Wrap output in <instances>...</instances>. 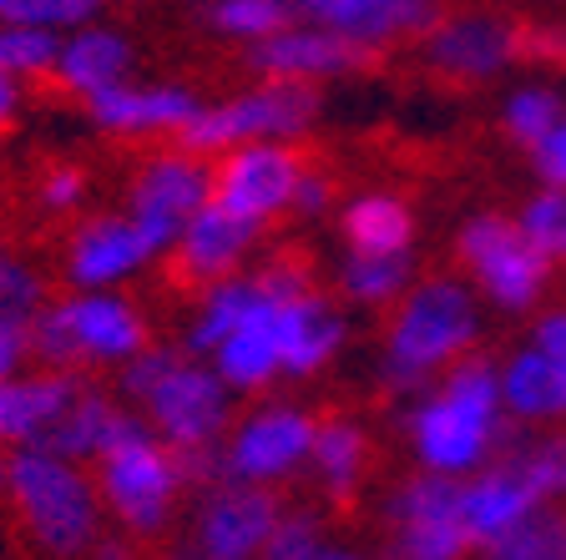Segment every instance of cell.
Here are the masks:
<instances>
[{"label":"cell","mask_w":566,"mask_h":560,"mask_svg":"<svg viewBox=\"0 0 566 560\" xmlns=\"http://www.w3.org/2000/svg\"><path fill=\"white\" fill-rule=\"evenodd\" d=\"M495 399H501V384L485 359H465L460 369H450V384L440 389V399H430L415 414V444H420L424 465L440 475L481 465L501 434Z\"/></svg>","instance_id":"obj_1"},{"label":"cell","mask_w":566,"mask_h":560,"mask_svg":"<svg viewBox=\"0 0 566 560\" xmlns=\"http://www.w3.org/2000/svg\"><path fill=\"white\" fill-rule=\"evenodd\" d=\"M6 485H11L15 515L35 536V546H46L51 556H76L92 546L96 495L82 479V469H71V459L46 455V450H21L6 465Z\"/></svg>","instance_id":"obj_2"},{"label":"cell","mask_w":566,"mask_h":560,"mask_svg":"<svg viewBox=\"0 0 566 560\" xmlns=\"http://www.w3.org/2000/svg\"><path fill=\"white\" fill-rule=\"evenodd\" d=\"M127 389L153 409V420L163 424L172 450L212 444V434L223 430L228 420L223 384L212 373H202L192 359H182V353H167V349L142 353L127 373Z\"/></svg>","instance_id":"obj_3"},{"label":"cell","mask_w":566,"mask_h":560,"mask_svg":"<svg viewBox=\"0 0 566 560\" xmlns=\"http://www.w3.org/2000/svg\"><path fill=\"white\" fill-rule=\"evenodd\" d=\"M318 112V92L304 76H269L259 92L238 96V102L218 106V112H198L172 131L182 152H218V147H238V141L259 137H289L304 131Z\"/></svg>","instance_id":"obj_4"},{"label":"cell","mask_w":566,"mask_h":560,"mask_svg":"<svg viewBox=\"0 0 566 560\" xmlns=\"http://www.w3.org/2000/svg\"><path fill=\"white\" fill-rule=\"evenodd\" d=\"M475 334L471 298L455 283H424L410 293V304L400 308L395 328H389V373L395 384H420L430 369L450 363Z\"/></svg>","instance_id":"obj_5"},{"label":"cell","mask_w":566,"mask_h":560,"mask_svg":"<svg viewBox=\"0 0 566 560\" xmlns=\"http://www.w3.org/2000/svg\"><path fill=\"white\" fill-rule=\"evenodd\" d=\"M182 485L172 465V450H163L157 440L137 430L132 420H117L112 440L102 444V490L112 500V510L127 520L132 530H163L172 490Z\"/></svg>","instance_id":"obj_6"},{"label":"cell","mask_w":566,"mask_h":560,"mask_svg":"<svg viewBox=\"0 0 566 560\" xmlns=\"http://www.w3.org/2000/svg\"><path fill=\"white\" fill-rule=\"evenodd\" d=\"M308 147H279V141H248L238 152H228L212 167L208 202L238 212L248 222L273 218L279 208H289L308 172Z\"/></svg>","instance_id":"obj_7"},{"label":"cell","mask_w":566,"mask_h":560,"mask_svg":"<svg viewBox=\"0 0 566 560\" xmlns=\"http://www.w3.org/2000/svg\"><path fill=\"white\" fill-rule=\"evenodd\" d=\"M465 526V485L436 475L410 479L395 495V556L400 560H460L471 550Z\"/></svg>","instance_id":"obj_8"},{"label":"cell","mask_w":566,"mask_h":560,"mask_svg":"<svg viewBox=\"0 0 566 560\" xmlns=\"http://www.w3.org/2000/svg\"><path fill=\"white\" fill-rule=\"evenodd\" d=\"M460 263L485 283V293H491L495 304L526 308L531 298H536V288H542L552 257L531 243L521 222L485 212V218H475L471 228L460 233Z\"/></svg>","instance_id":"obj_9"},{"label":"cell","mask_w":566,"mask_h":560,"mask_svg":"<svg viewBox=\"0 0 566 560\" xmlns=\"http://www.w3.org/2000/svg\"><path fill=\"white\" fill-rule=\"evenodd\" d=\"M208 187L212 172H202L192 157H157L142 167L137 187H132V222L147 233L153 247H167L202 212Z\"/></svg>","instance_id":"obj_10"},{"label":"cell","mask_w":566,"mask_h":560,"mask_svg":"<svg viewBox=\"0 0 566 560\" xmlns=\"http://www.w3.org/2000/svg\"><path fill=\"white\" fill-rule=\"evenodd\" d=\"M253 228H259V222H248V218H238V212L208 202V208L182 228V243H177L172 263H167V283L182 293H212V283H223L228 268L243 257V247L253 243Z\"/></svg>","instance_id":"obj_11"},{"label":"cell","mask_w":566,"mask_h":560,"mask_svg":"<svg viewBox=\"0 0 566 560\" xmlns=\"http://www.w3.org/2000/svg\"><path fill=\"white\" fill-rule=\"evenodd\" d=\"M253 66L263 76H334V71H375L379 66V46L359 41L344 31H279L263 35V46H253Z\"/></svg>","instance_id":"obj_12"},{"label":"cell","mask_w":566,"mask_h":560,"mask_svg":"<svg viewBox=\"0 0 566 560\" xmlns=\"http://www.w3.org/2000/svg\"><path fill=\"white\" fill-rule=\"evenodd\" d=\"M279 500L269 490H253V485H233V490H218L202 505L198 520V550L202 560H253L269 546L273 526H279Z\"/></svg>","instance_id":"obj_13"},{"label":"cell","mask_w":566,"mask_h":560,"mask_svg":"<svg viewBox=\"0 0 566 560\" xmlns=\"http://www.w3.org/2000/svg\"><path fill=\"white\" fill-rule=\"evenodd\" d=\"M314 420H304L298 409H269L259 420H248L243 434L228 450V469L243 479H273L289 475L304 455H314Z\"/></svg>","instance_id":"obj_14"},{"label":"cell","mask_w":566,"mask_h":560,"mask_svg":"<svg viewBox=\"0 0 566 560\" xmlns=\"http://www.w3.org/2000/svg\"><path fill=\"white\" fill-rule=\"evenodd\" d=\"M294 11L324 31H344L359 41H395V35H420L440 25V11L430 0H294Z\"/></svg>","instance_id":"obj_15"},{"label":"cell","mask_w":566,"mask_h":560,"mask_svg":"<svg viewBox=\"0 0 566 560\" xmlns=\"http://www.w3.org/2000/svg\"><path fill=\"white\" fill-rule=\"evenodd\" d=\"M117 420H122V414L106 404L102 394H92V389H82V384H71V394L56 404V414H51V420L31 434V450H46V455H61V459L102 455V444L112 440Z\"/></svg>","instance_id":"obj_16"},{"label":"cell","mask_w":566,"mask_h":560,"mask_svg":"<svg viewBox=\"0 0 566 560\" xmlns=\"http://www.w3.org/2000/svg\"><path fill=\"white\" fill-rule=\"evenodd\" d=\"M147 253H157V247L147 243V233H142L137 222L102 218V222H92V228H82V233L71 237L66 268H71L76 283L96 288V283H117L122 273H132Z\"/></svg>","instance_id":"obj_17"},{"label":"cell","mask_w":566,"mask_h":560,"mask_svg":"<svg viewBox=\"0 0 566 560\" xmlns=\"http://www.w3.org/2000/svg\"><path fill=\"white\" fill-rule=\"evenodd\" d=\"M86 106L106 131H177L188 117H198V102L177 86H157V92L102 86V92L86 96Z\"/></svg>","instance_id":"obj_18"},{"label":"cell","mask_w":566,"mask_h":560,"mask_svg":"<svg viewBox=\"0 0 566 560\" xmlns=\"http://www.w3.org/2000/svg\"><path fill=\"white\" fill-rule=\"evenodd\" d=\"M511 31L491 21H450L430 31V66L450 82H475V76H491L501 61H511Z\"/></svg>","instance_id":"obj_19"},{"label":"cell","mask_w":566,"mask_h":560,"mask_svg":"<svg viewBox=\"0 0 566 560\" xmlns=\"http://www.w3.org/2000/svg\"><path fill=\"white\" fill-rule=\"evenodd\" d=\"M536 505H542V490L516 465H495L475 485H465V526L475 540H495L501 530L526 520Z\"/></svg>","instance_id":"obj_20"},{"label":"cell","mask_w":566,"mask_h":560,"mask_svg":"<svg viewBox=\"0 0 566 560\" xmlns=\"http://www.w3.org/2000/svg\"><path fill=\"white\" fill-rule=\"evenodd\" d=\"M66 318L76 328L86 359H132L147 344V328L127 304L112 298H66Z\"/></svg>","instance_id":"obj_21"},{"label":"cell","mask_w":566,"mask_h":560,"mask_svg":"<svg viewBox=\"0 0 566 560\" xmlns=\"http://www.w3.org/2000/svg\"><path fill=\"white\" fill-rule=\"evenodd\" d=\"M283 363V349H279V304L263 298V308L248 318L243 328H233L223 344H218V369H223L228 384H263L273 369Z\"/></svg>","instance_id":"obj_22"},{"label":"cell","mask_w":566,"mask_h":560,"mask_svg":"<svg viewBox=\"0 0 566 560\" xmlns=\"http://www.w3.org/2000/svg\"><path fill=\"white\" fill-rule=\"evenodd\" d=\"M339 318L318 304L314 293L294 298V304H279V349H283V369L308 373L318 363H329V353L339 349Z\"/></svg>","instance_id":"obj_23"},{"label":"cell","mask_w":566,"mask_h":560,"mask_svg":"<svg viewBox=\"0 0 566 560\" xmlns=\"http://www.w3.org/2000/svg\"><path fill=\"white\" fill-rule=\"evenodd\" d=\"M506 404L526 420H552V414H566V369L542 349H526L511 359L506 384H501Z\"/></svg>","instance_id":"obj_24"},{"label":"cell","mask_w":566,"mask_h":560,"mask_svg":"<svg viewBox=\"0 0 566 560\" xmlns=\"http://www.w3.org/2000/svg\"><path fill=\"white\" fill-rule=\"evenodd\" d=\"M122 71H127V41H117V35H106V31L76 35L56 56V82L82 96L102 92V86H117Z\"/></svg>","instance_id":"obj_25"},{"label":"cell","mask_w":566,"mask_h":560,"mask_svg":"<svg viewBox=\"0 0 566 560\" xmlns=\"http://www.w3.org/2000/svg\"><path fill=\"white\" fill-rule=\"evenodd\" d=\"M314 459H318V475L329 479V495L339 505H349L354 490H359V475H365L369 440L349 420H324L314 430Z\"/></svg>","instance_id":"obj_26"},{"label":"cell","mask_w":566,"mask_h":560,"mask_svg":"<svg viewBox=\"0 0 566 560\" xmlns=\"http://www.w3.org/2000/svg\"><path fill=\"white\" fill-rule=\"evenodd\" d=\"M485 560H566V510L536 505L526 520L485 540Z\"/></svg>","instance_id":"obj_27"},{"label":"cell","mask_w":566,"mask_h":560,"mask_svg":"<svg viewBox=\"0 0 566 560\" xmlns=\"http://www.w3.org/2000/svg\"><path fill=\"white\" fill-rule=\"evenodd\" d=\"M354 253H405L410 247V208L395 198H359L344 212Z\"/></svg>","instance_id":"obj_28"},{"label":"cell","mask_w":566,"mask_h":560,"mask_svg":"<svg viewBox=\"0 0 566 560\" xmlns=\"http://www.w3.org/2000/svg\"><path fill=\"white\" fill-rule=\"evenodd\" d=\"M259 308H263L259 283H218V288L208 293V304H202V318H198V334H192V339H198L202 349H218V344H223L233 328H243Z\"/></svg>","instance_id":"obj_29"},{"label":"cell","mask_w":566,"mask_h":560,"mask_svg":"<svg viewBox=\"0 0 566 560\" xmlns=\"http://www.w3.org/2000/svg\"><path fill=\"white\" fill-rule=\"evenodd\" d=\"M56 56L61 41H51L46 25L11 21L0 31V71L6 76H46V71H56Z\"/></svg>","instance_id":"obj_30"},{"label":"cell","mask_w":566,"mask_h":560,"mask_svg":"<svg viewBox=\"0 0 566 560\" xmlns=\"http://www.w3.org/2000/svg\"><path fill=\"white\" fill-rule=\"evenodd\" d=\"M253 283H259V293L263 298H273V304L308 298V293H314V257H308V247L289 243V247H279V253L263 263V273Z\"/></svg>","instance_id":"obj_31"},{"label":"cell","mask_w":566,"mask_h":560,"mask_svg":"<svg viewBox=\"0 0 566 560\" xmlns=\"http://www.w3.org/2000/svg\"><path fill=\"white\" fill-rule=\"evenodd\" d=\"M495 465H516L521 475L542 490V500L546 495H566V434L536 440V444H526V450H506Z\"/></svg>","instance_id":"obj_32"},{"label":"cell","mask_w":566,"mask_h":560,"mask_svg":"<svg viewBox=\"0 0 566 560\" xmlns=\"http://www.w3.org/2000/svg\"><path fill=\"white\" fill-rule=\"evenodd\" d=\"M405 253H354L349 273H344V288L354 293V298H369V304H379V298H395V293L405 288Z\"/></svg>","instance_id":"obj_33"},{"label":"cell","mask_w":566,"mask_h":560,"mask_svg":"<svg viewBox=\"0 0 566 560\" xmlns=\"http://www.w3.org/2000/svg\"><path fill=\"white\" fill-rule=\"evenodd\" d=\"M289 15H294L289 0H218L212 6V21L233 35H279L289 31Z\"/></svg>","instance_id":"obj_34"},{"label":"cell","mask_w":566,"mask_h":560,"mask_svg":"<svg viewBox=\"0 0 566 560\" xmlns=\"http://www.w3.org/2000/svg\"><path fill=\"white\" fill-rule=\"evenodd\" d=\"M521 228H526V237L546 257H566V187H552V192H542L531 202Z\"/></svg>","instance_id":"obj_35"},{"label":"cell","mask_w":566,"mask_h":560,"mask_svg":"<svg viewBox=\"0 0 566 560\" xmlns=\"http://www.w3.org/2000/svg\"><path fill=\"white\" fill-rule=\"evenodd\" d=\"M35 314H41V283H35V273H25L11 257H0V324L25 328Z\"/></svg>","instance_id":"obj_36"},{"label":"cell","mask_w":566,"mask_h":560,"mask_svg":"<svg viewBox=\"0 0 566 560\" xmlns=\"http://www.w3.org/2000/svg\"><path fill=\"white\" fill-rule=\"evenodd\" d=\"M556 121H562V102H556L552 92H521L516 102L506 106V131L516 141H526V147H536Z\"/></svg>","instance_id":"obj_37"},{"label":"cell","mask_w":566,"mask_h":560,"mask_svg":"<svg viewBox=\"0 0 566 560\" xmlns=\"http://www.w3.org/2000/svg\"><path fill=\"white\" fill-rule=\"evenodd\" d=\"M318 556H324V546H318L314 520H304V515L279 520L269 546H263V560H318Z\"/></svg>","instance_id":"obj_38"},{"label":"cell","mask_w":566,"mask_h":560,"mask_svg":"<svg viewBox=\"0 0 566 560\" xmlns=\"http://www.w3.org/2000/svg\"><path fill=\"white\" fill-rule=\"evenodd\" d=\"M102 0H15L11 6V21H21V25H76V21H86V15L96 11Z\"/></svg>","instance_id":"obj_39"},{"label":"cell","mask_w":566,"mask_h":560,"mask_svg":"<svg viewBox=\"0 0 566 560\" xmlns=\"http://www.w3.org/2000/svg\"><path fill=\"white\" fill-rule=\"evenodd\" d=\"M511 51L521 61H546V66H566V31L556 25H511Z\"/></svg>","instance_id":"obj_40"},{"label":"cell","mask_w":566,"mask_h":560,"mask_svg":"<svg viewBox=\"0 0 566 560\" xmlns=\"http://www.w3.org/2000/svg\"><path fill=\"white\" fill-rule=\"evenodd\" d=\"M536 167L552 187H566V121H556L542 141H536Z\"/></svg>","instance_id":"obj_41"},{"label":"cell","mask_w":566,"mask_h":560,"mask_svg":"<svg viewBox=\"0 0 566 560\" xmlns=\"http://www.w3.org/2000/svg\"><path fill=\"white\" fill-rule=\"evenodd\" d=\"M76 198H82V172H76V167H61V172H51L46 182H41V202H46V208H71Z\"/></svg>","instance_id":"obj_42"},{"label":"cell","mask_w":566,"mask_h":560,"mask_svg":"<svg viewBox=\"0 0 566 560\" xmlns=\"http://www.w3.org/2000/svg\"><path fill=\"white\" fill-rule=\"evenodd\" d=\"M536 349H542V353H552V359L566 369V314L542 318V328H536Z\"/></svg>","instance_id":"obj_43"},{"label":"cell","mask_w":566,"mask_h":560,"mask_svg":"<svg viewBox=\"0 0 566 560\" xmlns=\"http://www.w3.org/2000/svg\"><path fill=\"white\" fill-rule=\"evenodd\" d=\"M21 353H31L25 349V328L0 324V379H11V369L21 363Z\"/></svg>","instance_id":"obj_44"},{"label":"cell","mask_w":566,"mask_h":560,"mask_svg":"<svg viewBox=\"0 0 566 560\" xmlns=\"http://www.w3.org/2000/svg\"><path fill=\"white\" fill-rule=\"evenodd\" d=\"M11 112H15V76H6V71H0V127L11 121Z\"/></svg>","instance_id":"obj_45"},{"label":"cell","mask_w":566,"mask_h":560,"mask_svg":"<svg viewBox=\"0 0 566 560\" xmlns=\"http://www.w3.org/2000/svg\"><path fill=\"white\" fill-rule=\"evenodd\" d=\"M11 6H15V0H0V15H11Z\"/></svg>","instance_id":"obj_46"},{"label":"cell","mask_w":566,"mask_h":560,"mask_svg":"<svg viewBox=\"0 0 566 560\" xmlns=\"http://www.w3.org/2000/svg\"><path fill=\"white\" fill-rule=\"evenodd\" d=\"M318 560H354V556H329V550H324V556H318Z\"/></svg>","instance_id":"obj_47"},{"label":"cell","mask_w":566,"mask_h":560,"mask_svg":"<svg viewBox=\"0 0 566 560\" xmlns=\"http://www.w3.org/2000/svg\"><path fill=\"white\" fill-rule=\"evenodd\" d=\"M0 485H6V459H0Z\"/></svg>","instance_id":"obj_48"}]
</instances>
